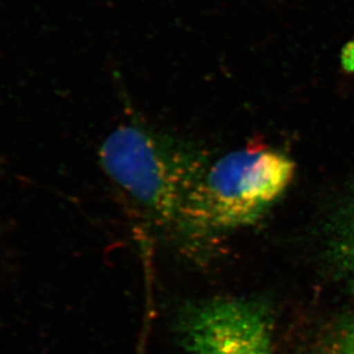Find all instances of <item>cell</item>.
<instances>
[{"label": "cell", "instance_id": "cell-1", "mask_svg": "<svg viewBox=\"0 0 354 354\" xmlns=\"http://www.w3.org/2000/svg\"><path fill=\"white\" fill-rule=\"evenodd\" d=\"M295 171L288 154L263 144L209 159L187 199L177 244L197 256L254 225L286 194Z\"/></svg>", "mask_w": 354, "mask_h": 354}, {"label": "cell", "instance_id": "cell-2", "mask_svg": "<svg viewBox=\"0 0 354 354\" xmlns=\"http://www.w3.org/2000/svg\"><path fill=\"white\" fill-rule=\"evenodd\" d=\"M98 157L123 201L176 242L189 196L211 158L136 119L116 127Z\"/></svg>", "mask_w": 354, "mask_h": 354}, {"label": "cell", "instance_id": "cell-3", "mask_svg": "<svg viewBox=\"0 0 354 354\" xmlns=\"http://www.w3.org/2000/svg\"><path fill=\"white\" fill-rule=\"evenodd\" d=\"M182 324L187 354H272V315L261 300H207L191 307Z\"/></svg>", "mask_w": 354, "mask_h": 354}, {"label": "cell", "instance_id": "cell-4", "mask_svg": "<svg viewBox=\"0 0 354 354\" xmlns=\"http://www.w3.org/2000/svg\"><path fill=\"white\" fill-rule=\"evenodd\" d=\"M328 252L331 263L354 290V196L335 215Z\"/></svg>", "mask_w": 354, "mask_h": 354}, {"label": "cell", "instance_id": "cell-5", "mask_svg": "<svg viewBox=\"0 0 354 354\" xmlns=\"http://www.w3.org/2000/svg\"><path fill=\"white\" fill-rule=\"evenodd\" d=\"M333 354H354V315L338 335Z\"/></svg>", "mask_w": 354, "mask_h": 354}]
</instances>
